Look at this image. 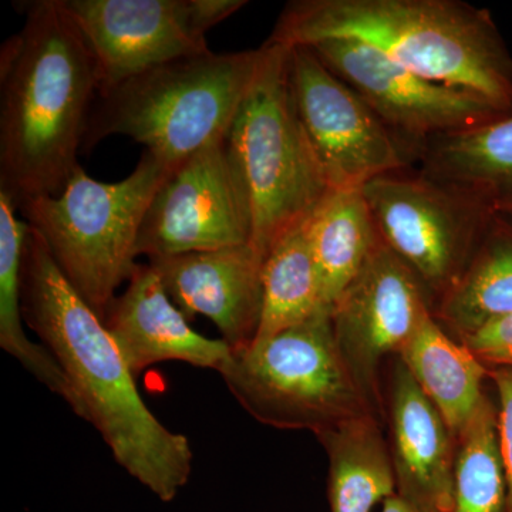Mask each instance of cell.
Wrapping results in <instances>:
<instances>
[{
	"label": "cell",
	"mask_w": 512,
	"mask_h": 512,
	"mask_svg": "<svg viewBox=\"0 0 512 512\" xmlns=\"http://www.w3.org/2000/svg\"><path fill=\"white\" fill-rule=\"evenodd\" d=\"M493 377L500 396L498 439L507 476L508 512H512V367H498L494 370Z\"/></svg>",
	"instance_id": "484cf974"
},
{
	"label": "cell",
	"mask_w": 512,
	"mask_h": 512,
	"mask_svg": "<svg viewBox=\"0 0 512 512\" xmlns=\"http://www.w3.org/2000/svg\"><path fill=\"white\" fill-rule=\"evenodd\" d=\"M289 80L299 123L330 190L363 188L406 170L399 138L311 47H291Z\"/></svg>",
	"instance_id": "30bf717a"
},
{
	"label": "cell",
	"mask_w": 512,
	"mask_h": 512,
	"mask_svg": "<svg viewBox=\"0 0 512 512\" xmlns=\"http://www.w3.org/2000/svg\"><path fill=\"white\" fill-rule=\"evenodd\" d=\"M303 222L276 242L262 264L261 318L254 340L272 338L330 308Z\"/></svg>",
	"instance_id": "603a6c76"
},
{
	"label": "cell",
	"mask_w": 512,
	"mask_h": 512,
	"mask_svg": "<svg viewBox=\"0 0 512 512\" xmlns=\"http://www.w3.org/2000/svg\"><path fill=\"white\" fill-rule=\"evenodd\" d=\"M420 173L495 205L512 195V114L433 138L419 148Z\"/></svg>",
	"instance_id": "d6986e66"
},
{
	"label": "cell",
	"mask_w": 512,
	"mask_h": 512,
	"mask_svg": "<svg viewBox=\"0 0 512 512\" xmlns=\"http://www.w3.org/2000/svg\"><path fill=\"white\" fill-rule=\"evenodd\" d=\"M429 313L424 286L380 241L332 305L336 342L363 396L376 393L380 360L400 355Z\"/></svg>",
	"instance_id": "4fadbf2b"
},
{
	"label": "cell",
	"mask_w": 512,
	"mask_h": 512,
	"mask_svg": "<svg viewBox=\"0 0 512 512\" xmlns=\"http://www.w3.org/2000/svg\"><path fill=\"white\" fill-rule=\"evenodd\" d=\"M303 227L323 299L332 308L382 241L363 188L330 191Z\"/></svg>",
	"instance_id": "ac0fdd59"
},
{
	"label": "cell",
	"mask_w": 512,
	"mask_h": 512,
	"mask_svg": "<svg viewBox=\"0 0 512 512\" xmlns=\"http://www.w3.org/2000/svg\"><path fill=\"white\" fill-rule=\"evenodd\" d=\"M495 211L498 214L504 215V217L510 218L512 220V195L511 197L505 198V200L498 202L495 205Z\"/></svg>",
	"instance_id": "83f0119b"
},
{
	"label": "cell",
	"mask_w": 512,
	"mask_h": 512,
	"mask_svg": "<svg viewBox=\"0 0 512 512\" xmlns=\"http://www.w3.org/2000/svg\"><path fill=\"white\" fill-rule=\"evenodd\" d=\"M265 47L184 57L97 96L83 148L104 138H131L174 168L227 137L254 84Z\"/></svg>",
	"instance_id": "277c9868"
},
{
	"label": "cell",
	"mask_w": 512,
	"mask_h": 512,
	"mask_svg": "<svg viewBox=\"0 0 512 512\" xmlns=\"http://www.w3.org/2000/svg\"><path fill=\"white\" fill-rule=\"evenodd\" d=\"M18 212L12 195L0 190V348L77 414L76 394L62 367L49 349L29 339L23 328V256L30 227Z\"/></svg>",
	"instance_id": "ffe728a7"
},
{
	"label": "cell",
	"mask_w": 512,
	"mask_h": 512,
	"mask_svg": "<svg viewBox=\"0 0 512 512\" xmlns=\"http://www.w3.org/2000/svg\"><path fill=\"white\" fill-rule=\"evenodd\" d=\"M458 437L451 512H508L497 414L485 397Z\"/></svg>",
	"instance_id": "cb8c5ba5"
},
{
	"label": "cell",
	"mask_w": 512,
	"mask_h": 512,
	"mask_svg": "<svg viewBox=\"0 0 512 512\" xmlns=\"http://www.w3.org/2000/svg\"><path fill=\"white\" fill-rule=\"evenodd\" d=\"M92 50L99 94L174 60L205 55L208 30L245 0H60Z\"/></svg>",
	"instance_id": "9c48e42d"
},
{
	"label": "cell",
	"mask_w": 512,
	"mask_h": 512,
	"mask_svg": "<svg viewBox=\"0 0 512 512\" xmlns=\"http://www.w3.org/2000/svg\"><path fill=\"white\" fill-rule=\"evenodd\" d=\"M308 47L359 93L394 136L417 148L511 116L470 90L420 76L363 43L326 40Z\"/></svg>",
	"instance_id": "7c38bea8"
},
{
	"label": "cell",
	"mask_w": 512,
	"mask_h": 512,
	"mask_svg": "<svg viewBox=\"0 0 512 512\" xmlns=\"http://www.w3.org/2000/svg\"><path fill=\"white\" fill-rule=\"evenodd\" d=\"M353 40L512 114V56L490 10L461 0H292L266 43Z\"/></svg>",
	"instance_id": "3957f363"
},
{
	"label": "cell",
	"mask_w": 512,
	"mask_h": 512,
	"mask_svg": "<svg viewBox=\"0 0 512 512\" xmlns=\"http://www.w3.org/2000/svg\"><path fill=\"white\" fill-rule=\"evenodd\" d=\"M318 437L329 454L330 512H372L397 493L393 458L372 417H353Z\"/></svg>",
	"instance_id": "44dd1931"
},
{
	"label": "cell",
	"mask_w": 512,
	"mask_h": 512,
	"mask_svg": "<svg viewBox=\"0 0 512 512\" xmlns=\"http://www.w3.org/2000/svg\"><path fill=\"white\" fill-rule=\"evenodd\" d=\"M170 171L144 151L119 183H101L79 167L59 194L16 202L67 281L103 320L136 269L141 225Z\"/></svg>",
	"instance_id": "5b68a950"
},
{
	"label": "cell",
	"mask_w": 512,
	"mask_h": 512,
	"mask_svg": "<svg viewBox=\"0 0 512 512\" xmlns=\"http://www.w3.org/2000/svg\"><path fill=\"white\" fill-rule=\"evenodd\" d=\"M247 197L228 136L171 168L150 202L137 255L147 259L249 245Z\"/></svg>",
	"instance_id": "8fae6325"
},
{
	"label": "cell",
	"mask_w": 512,
	"mask_h": 512,
	"mask_svg": "<svg viewBox=\"0 0 512 512\" xmlns=\"http://www.w3.org/2000/svg\"><path fill=\"white\" fill-rule=\"evenodd\" d=\"M400 360L451 434L458 436L484 400L481 360L466 345L448 338L431 312L400 352Z\"/></svg>",
	"instance_id": "e0dca14e"
},
{
	"label": "cell",
	"mask_w": 512,
	"mask_h": 512,
	"mask_svg": "<svg viewBox=\"0 0 512 512\" xmlns=\"http://www.w3.org/2000/svg\"><path fill=\"white\" fill-rule=\"evenodd\" d=\"M218 373L248 413L279 429L320 434L366 414L365 396L336 342L332 308L232 350Z\"/></svg>",
	"instance_id": "52a82bcc"
},
{
	"label": "cell",
	"mask_w": 512,
	"mask_h": 512,
	"mask_svg": "<svg viewBox=\"0 0 512 512\" xmlns=\"http://www.w3.org/2000/svg\"><path fill=\"white\" fill-rule=\"evenodd\" d=\"M264 47V62L228 133L229 154L247 197L249 247L262 264L276 242L332 191L293 104L291 47Z\"/></svg>",
	"instance_id": "8992f818"
},
{
	"label": "cell",
	"mask_w": 512,
	"mask_h": 512,
	"mask_svg": "<svg viewBox=\"0 0 512 512\" xmlns=\"http://www.w3.org/2000/svg\"><path fill=\"white\" fill-rule=\"evenodd\" d=\"M99 72L60 0L28 3L0 50V190L18 202L57 195L80 167Z\"/></svg>",
	"instance_id": "7a4b0ae2"
},
{
	"label": "cell",
	"mask_w": 512,
	"mask_h": 512,
	"mask_svg": "<svg viewBox=\"0 0 512 512\" xmlns=\"http://www.w3.org/2000/svg\"><path fill=\"white\" fill-rule=\"evenodd\" d=\"M380 239L424 288L446 295L476 254L495 208L423 173L382 175L363 187Z\"/></svg>",
	"instance_id": "ba28073f"
},
{
	"label": "cell",
	"mask_w": 512,
	"mask_h": 512,
	"mask_svg": "<svg viewBox=\"0 0 512 512\" xmlns=\"http://www.w3.org/2000/svg\"><path fill=\"white\" fill-rule=\"evenodd\" d=\"M390 413L397 494L421 511L451 512L456 460L451 431L402 362L394 370Z\"/></svg>",
	"instance_id": "2e32d148"
},
{
	"label": "cell",
	"mask_w": 512,
	"mask_h": 512,
	"mask_svg": "<svg viewBox=\"0 0 512 512\" xmlns=\"http://www.w3.org/2000/svg\"><path fill=\"white\" fill-rule=\"evenodd\" d=\"M441 316L466 336L512 315V220L495 212L464 274L441 298Z\"/></svg>",
	"instance_id": "7402d4cb"
},
{
	"label": "cell",
	"mask_w": 512,
	"mask_h": 512,
	"mask_svg": "<svg viewBox=\"0 0 512 512\" xmlns=\"http://www.w3.org/2000/svg\"><path fill=\"white\" fill-rule=\"evenodd\" d=\"M463 338L467 348L478 359L512 367V315L493 320Z\"/></svg>",
	"instance_id": "d4e9b609"
},
{
	"label": "cell",
	"mask_w": 512,
	"mask_h": 512,
	"mask_svg": "<svg viewBox=\"0 0 512 512\" xmlns=\"http://www.w3.org/2000/svg\"><path fill=\"white\" fill-rule=\"evenodd\" d=\"M148 264L187 319H210L231 350L254 340L261 318L262 262L249 245L148 259Z\"/></svg>",
	"instance_id": "5bb4252c"
},
{
	"label": "cell",
	"mask_w": 512,
	"mask_h": 512,
	"mask_svg": "<svg viewBox=\"0 0 512 512\" xmlns=\"http://www.w3.org/2000/svg\"><path fill=\"white\" fill-rule=\"evenodd\" d=\"M104 323L134 377L164 362L220 372L232 352L224 340L207 338L191 328L148 262L137 264L126 291L111 303Z\"/></svg>",
	"instance_id": "9a60e30c"
},
{
	"label": "cell",
	"mask_w": 512,
	"mask_h": 512,
	"mask_svg": "<svg viewBox=\"0 0 512 512\" xmlns=\"http://www.w3.org/2000/svg\"><path fill=\"white\" fill-rule=\"evenodd\" d=\"M382 512H424L419 507L407 501L402 495L394 494L383 503Z\"/></svg>",
	"instance_id": "4316f807"
},
{
	"label": "cell",
	"mask_w": 512,
	"mask_h": 512,
	"mask_svg": "<svg viewBox=\"0 0 512 512\" xmlns=\"http://www.w3.org/2000/svg\"><path fill=\"white\" fill-rule=\"evenodd\" d=\"M22 313L76 394V416L99 431L120 467L164 503L190 481V440L151 413L104 320L62 274L30 228L23 256Z\"/></svg>",
	"instance_id": "6da1fadb"
}]
</instances>
